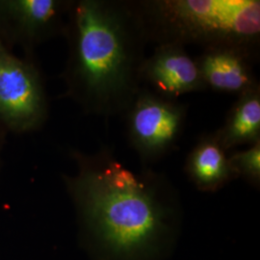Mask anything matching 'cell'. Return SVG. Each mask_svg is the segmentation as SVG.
Here are the masks:
<instances>
[{
    "instance_id": "cell-1",
    "label": "cell",
    "mask_w": 260,
    "mask_h": 260,
    "mask_svg": "<svg viewBox=\"0 0 260 260\" xmlns=\"http://www.w3.org/2000/svg\"><path fill=\"white\" fill-rule=\"evenodd\" d=\"M74 176H63L84 238L101 260H148L157 255L180 215L167 179L149 169L135 173L102 146L71 149Z\"/></svg>"
},
{
    "instance_id": "cell-2",
    "label": "cell",
    "mask_w": 260,
    "mask_h": 260,
    "mask_svg": "<svg viewBox=\"0 0 260 260\" xmlns=\"http://www.w3.org/2000/svg\"><path fill=\"white\" fill-rule=\"evenodd\" d=\"M63 36L66 98L86 114H125L143 87L148 44L130 0H72Z\"/></svg>"
},
{
    "instance_id": "cell-3",
    "label": "cell",
    "mask_w": 260,
    "mask_h": 260,
    "mask_svg": "<svg viewBox=\"0 0 260 260\" xmlns=\"http://www.w3.org/2000/svg\"><path fill=\"white\" fill-rule=\"evenodd\" d=\"M149 43L259 50L258 0H130Z\"/></svg>"
},
{
    "instance_id": "cell-4",
    "label": "cell",
    "mask_w": 260,
    "mask_h": 260,
    "mask_svg": "<svg viewBox=\"0 0 260 260\" xmlns=\"http://www.w3.org/2000/svg\"><path fill=\"white\" fill-rule=\"evenodd\" d=\"M49 116V101L35 57H19L0 41V128L7 134L41 129Z\"/></svg>"
},
{
    "instance_id": "cell-5",
    "label": "cell",
    "mask_w": 260,
    "mask_h": 260,
    "mask_svg": "<svg viewBox=\"0 0 260 260\" xmlns=\"http://www.w3.org/2000/svg\"><path fill=\"white\" fill-rule=\"evenodd\" d=\"M130 145L145 163L175 149L185 124L187 106L142 87L125 112Z\"/></svg>"
},
{
    "instance_id": "cell-6",
    "label": "cell",
    "mask_w": 260,
    "mask_h": 260,
    "mask_svg": "<svg viewBox=\"0 0 260 260\" xmlns=\"http://www.w3.org/2000/svg\"><path fill=\"white\" fill-rule=\"evenodd\" d=\"M72 0H0V41L35 57L39 46L63 36Z\"/></svg>"
},
{
    "instance_id": "cell-7",
    "label": "cell",
    "mask_w": 260,
    "mask_h": 260,
    "mask_svg": "<svg viewBox=\"0 0 260 260\" xmlns=\"http://www.w3.org/2000/svg\"><path fill=\"white\" fill-rule=\"evenodd\" d=\"M140 82L147 89L167 100L177 101L184 93L205 91L195 58L185 47L178 45H159L146 57L140 69Z\"/></svg>"
},
{
    "instance_id": "cell-8",
    "label": "cell",
    "mask_w": 260,
    "mask_h": 260,
    "mask_svg": "<svg viewBox=\"0 0 260 260\" xmlns=\"http://www.w3.org/2000/svg\"><path fill=\"white\" fill-rule=\"evenodd\" d=\"M259 50L232 45L205 47L195 60L205 89L241 94L259 86L253 71Z\"/></svg>"
},
{
    "instance_id": "cell-9",
    "label": "cell",
    "mask_w": 260,
    "mask_h": 260,
    "mask_svg": "<svg viewBox=\"0 0 260 260\" xmlns=\"http://www.w3.org/2000/svg\"><path fill=\"white\" fill-rule=\"evenodd\" d=\"M185 172L203 192H217L235 178L216 131L204 134L197 141L186 159Z\"/></svg>"
},
{
    "instance_id": "cell-10",
    "label": "cell",
    "mask_w": 260,
    "mask_h": 260,
    "mask_svg": "<svg viewBox=\"0 0 260 260\" xmlns=\"http://www.w3.org/2000/svg\"><path fill=\"white\" fill-rule=\"evenodd\" d=\"M216 132L225 151L260 141V85L238 94L223 126Z\"/></svg>"
},
{
    "instance_id": "cell-11",
    "label": "cell",
    "mask_w": 260,
    "mask_h": 260,
    "mask_svg": "<svg viewBox=\"0 0 260 260\" xmlns=\"http://www.w3.org/2000/svg\"><path fill=\"white\" fill-rule=\"evenodd\" d=\"M229 162L235 178L242 177L254 188H259L260 141L247 149L235 151L229 157Z\"/></svg>"
},
{
    "instance_id": "cell-12",
    "label": "cell",
    "mask_w": 260,
    "mask_h": 260,
    "mask_svg": "<svg viewBox=\"0 0 260 260\" xmlns=\"http://www.w3.org/2000/svg\"><path fill=\"white\" fill-rule=\"evenodd\" d=\"M7 133L3 129L0 128V170L2 167V151H3V148L6 142V137H7Z\"/></svg>"
}]
</instances>
